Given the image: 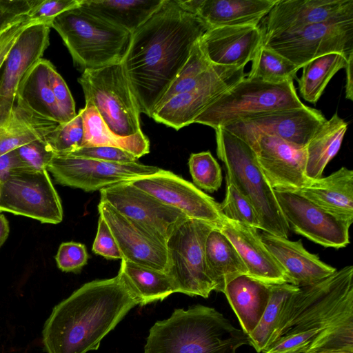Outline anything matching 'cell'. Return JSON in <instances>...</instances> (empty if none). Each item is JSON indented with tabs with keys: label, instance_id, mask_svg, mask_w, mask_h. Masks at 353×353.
Masks as SVG:
<instances>
[{
	"label": "cell",
	"instance_id": "1",
	"mask_svg": "<svg viewBox=\"0 0 353 353\" xmlns=\"http://www.w3.org/2000/svg\"><path fill=\"white\" fill-rule=\"evenodd\" d=\"M208 30L178 0H163L154 13L132 34L121 64L141 113L152 117L193 46Z\"/></svg>",
	"mask_w": 353,
	"mask_h": 353
},
{
	"label": "cell",
	"instance_id": "2",
	"mask_svg": "<svg viewBox=\"0 0 353 353\" xmlns=\"http://www.w3.org/2000/svg\"><path fill=\"white\" fill-rule=\"evenodd\" d=\"M353 319V266L299 288L285 303L261 353H321L331 333Z\"/></svg>",
	"mask_w": 353,
	"mask_h": 353
},
{
	"label": "cell",
	"instance_id": "3",
	"mask_svg": "<svg viewBox=\"0 0 353 353\" xmlns=\"http://www.w3.org/2000/svg\"><path fill=\"white\" fill-rule=\"evenodd\" d=\"M137 305L119 274L88 282L54 307L42 332L44 350L46 353L97 350Z\"/></svg>",
	"mask_w": 353,
	"mask_h": 353
},
{
	"label": "cell",
	"instance_id": "4",
	"mask_svg": "<svg viewBox=\"0 0 353 353\" xmlns=\"http://www.w3.org/2000/svg\"><path fill=\"white\" fill-rule=\"evenodd\" d=\"M250 339L214 308L176 309L150 329L144 353H236Z\"/></svg>",
	"mask_w": 353,
	"mask_h": 353
},
{
	"label": "cell",
	"instance_id": "5",
	"mask_svg": "<svg viewBox=\"0 0 353 353\" xmlns=\"http://www.w3.org/2000/svg\"><path fill=\"white\" fill-rule=\"evenodd\" d=\"M51 28L59 33L74 65L82 72L121 63L132 36L81 4L57 16Z\"/></svg>",
	"mask_w": 353,
	"mask_h": 353
},
{
	"label": "cell",
	"instance_id": "6",
	"mask_svg": "<svg viewBox=\"0 0 353 353\" xmlns=\"http://www.w3.org/2000/svg\"><path fill=\"white\" fill-rule=\"evenodd\" d=\"M216 152L226 175L255 209L261 230L288 238L290 227L252 148L223 128L215 130Z\"/></svg>",
	"mask_w": 353,
	"mask_h": 353
},
{
	"label": "cell",
	"instance_id": "7",
	"mask_svg": "<svg viewBox=\"0 0 353 353\" xmlns=\"http://www.w3.org/2000/svg\"><path fill=\"white\" fill-rule=\"evenodd\" d=\"M304 106L293 81L272 84L245 77L219 96L194 123L216 130L268 112Z\"/></svg>",
	"mask_w": 353,
	"mask_h": 353
},
{
	"label": "cell",
	"instance_id": "8",
	"mask_svg": "<svg viewBox=\"0 0 353 353\" xmlns=\"http://www.w3.org/2000/svg\"><path fill=\"white\" fill-rule=\"evenodd\" d=\"M78 82L112 132L121 137L141 132L140 110L121 63L83 71Z\"/></svg>",
	"mask_w": 353,
	"mask_h": 353
},
{
	"label": "cell",
	"instance_id": "9",
	"mask_svg": "<svg viewBox=\"0 0 353 353\" xmlns=\"http://www.w3.org/2000/svg\"><path fill=\"white\" fill-rule=\"evenodd\" d=\"M216 226L186 219L166 243L172 278L177 292L208 298L215 286L210 278L205 256V240Z\"/></svg>",
	"mask_w": 353,
	"mask_h": 353
},
{
	"label": "cell",
	"instance_id": "10",
	"mask_svg": "<svg viewBox=\"0 0 353 353\" xmlns=\"http://www.w3.org/2000/svg\"><path fill=\"white\" fill-rule=\"evenodd\" d=\"M262 46L290 60L300 69L320 56L353 53V18L314 23L263 39Z\"/></svg>",
	"mask_w": 353,
	"mask_h": 353
},
{
	"label": "cell",
	"instance_id": "11",
	"mask_svg": "<svg viewBox=\"0 0 353 353\" xmlns=\"http://www.w3.org/2000/svg\"><path fill=\"white\" fill-rule=\"evenodd\" d=\"M7 212L41 221L57 224L63 220V208L47 170L20 168L1 182L0 212Z\"/></svg>",
	"mask_w": 353,
	"mask_h": 353
},
{
	"label": "cell",
	"instance_id": "12",
	"mask_svg": "<svg viewBox=\"0 0 353 353\" xmlns=\"http://www.w3.org/2000/svg\"><path fill=\"white\" fill-rule=\"evenodd\" d=\"M159 170L157 166L137 161L111 163L65 153L54 154L47 167L57 183L85 192L100 191L117 183L154 174Z\"/></svg>",
	"mask_w": 353,
	"mask_h": 353
},
{
	"label": "cell",
	"instance_id": "13",
	"mask_svg": "<svg viewBox=\"0 0 353 353\" xmlns=\"http://www.w3.org/2000/svg\"><path fill=\"white\" fill-rule=\"evenodd\" d=\"M101 201L141 227L166 245V243L188 218L150 194L123 182L100 190Z\"/></svg>",
	"mask_w": 353,
	"mask_h": 353
},
{
	"label": "cell",
	"instance_id": "14",
	"mask_svg": "<svg viewBox=\"0 0 353 353\" xmlns=\"http://www.w3.org/2000/svg\"><path fill=\"white\" fill-rule=\"evenodd\" d=\"M239 138L254 150L258 163L274 190L295 192L312 181L305 174V148L265 134Z\"/></svg>",
	"mask_w": 353,
	"mask_h": 353
},
{
	"label": "cell",
	"instance_id": "15",
	"mask_svg": "<svg viewBox=\"0 0 353 353\" xmlns=\"http://www.w3.org/2000/svg\"><path fill=\"white\" fill-rule=\"evenodd\" d=\"M130 182L179 210L188 219L203 221L218 228L223 220L219 203L192 183L170 171L160 168L154 174L138 177Z\"/></svg>",
	"mask_w": 353,
	"mask_h": 353
},
{
	"label": "cell",
	"instance_id": "16",
	"mask_svg": "<svg viewBox=\"0 0 353 353\" xmlns=\"http://www.w3.org/2000/svg\"><path fill=\"white\" fill-rule=\"evenodd\" d=\"M282 213L295 233L325 248L350 243L352 223L322 209L296 192L274 190Z\"/></svg>",
	"mask_w": 353,
	"mask_h": 353
},
{
	"label": "cell",
	"instance_id": "17",
	"mask_svg": "<svg viewBox=\"0 0 353 353\" xmlns=\"http://www.w3.org/2000/svg\"><path fill=\"white\" fill-rule=\"evenodd\" d=\"M246 74L244 68L215 65L208 76L192 90L174 96L154 111L151 118L176 130L194 119L219 96Z\"/></svg>",
	"mask_w": 353,
	"mask_h": 353
},
{
	"label": "cell",
	"instance_id": "18",
	"mask_svg": "<svg viewBox=\"0 0 353 353\" xmlns=\"http://www.w3.org/2000/svg\"><path fill=\"white\" fill-rule=\"evenodd\" d=\"M320 110L305 105L268 112L228 125L223 128L238 137L265 134L299 148H305L326 121Z\"/></svg>",
	"mask_w": 353,
	"mask_h": 353
},
{
	"label": "cell",
	"instance_id": "19",
	"mask_svg": "<svg viewBox=\"0 0 353 353\" xmlns=\"http://www.w3.org/2000/svg\"><path fill=\"white\" fill-rule=\"evenodd\" d=\"M50 28L43 23L28 27L9 52L0 71V121L10 115L14 106L22 78L48 47Z\"/></svg>",
	"mask_w": 353,
	"mask_h": 353
},
{
	"label": "cell",
	"instance_id": "20",
	"mask_svg": "<svg viewBox=\"0 0 353 353\" xmlns=\"http://www.w3.org/2000/svg\"><path fill=\"white\" fill-rule=\"evenodd\" d=\"M341 18H353V0H277L259 26L264 39Z\"/></svg>",
	"mask_w": 353,
	"mask_h": 353
},
{
	"label": "cell",
	"instance_id": "21",
	"mask_svg": "<svg viewBox=\"0 0 353 353\" xmlns=\"http://www.w3.org/2000/svg\"><path fill=\"white\" fill-rule=\"evenodd\" d=\"M98 211L112 232L121 259L168 273L170 262L165 244L103 201L100 200Z\"/></svg>",
	"mask_w": 353,
	"mask_h": 353
},
{
	"label": "cell",
	"instance_id": "22",
	"mask_svg": "<svg viewBox=\"0 0 353 353\" xmlns=\"http://www.w3.org/2000/svg\"><path fill=\"white\" fill-rule=\"evenodd\" d=\"M259 26L245 25L209 28L200 39L208 60L214 65L245 68L262 44Z\"/></svg>",
	"mask_w": 353,
	"mask_h": 353
},
{
	"label": "cell",
	"instance_id": "23",
	"mask_svg": "<svg viewBox=\"0 0 353 353\" xmlns=\"http://www.w3.org/2000/svg\"><path fill=\"white\" fill-rule=\"evenodd\" d=\"M261 239L283 270L288 283L301 288L315 284L337 270L309 252L301 239L288 238L262 232Z\"/></svg>",
	"mask_w": 353,
	"mask_h": 353
},
{
	"label": "cell",
	"instance_id": "24",
	"mask_svg": "<svg viewBox=\"0 0 353 353\" xmlns=\"http://www.w3.org/2000/svg\"><path fill=\"white\" fill-rule=\"evenodd\" d=\"M219 229L236 250L248 275L268 285L287 283L283 270L263 243L257 229L225 218Z\"/></svg>",
	"mask_w": 353,
	"mask_h": 353
},
{
	"label": "cell",
	"instance_id": "25",
	"mask_svg": "<svg viewBox=\"0 0 353 353\" xmlns=\"http://www.w3.org/2000/svg\"><path fill=\"white\" fill-rule=\"evenodd\" d=\"M180 6L197 16L209 28L259 26L277 0H178Z\"/></svg>",
	"mask_w": 353,
	"mask_h": 353
},
{
	"label": "cell",
	"instance_id": "26",
	"mask_svg": "<svg viewBox=\"0 0 353 353\" xmlns=\"http://www.w3.org/2000/svg\"><path fill=\"white\" fill-rule=\"evenodd\" d=\"M342 219L353 221V171L341 167L295 192Z\"/></svg>",
	"mask_w": 353,
	"mask_h": 353
},
{
	"label": "cell",
	"instance_id": "27",
	"mask_svg": "<svg viewBox=\"0 0 353 353\" xmlns=\"http://www.w3.org/2000/svg\"><path fill=\"white\" fill-rule=\"evenodd\" d=\"M225 295L242 330L249 335L257 327L268 304L271 285L248 274L238 276L227 283Z\"/></svg>",
	"mask_w": 353,
	"mask_h": 353
},
{
	"label": "cell",
	"instance_id": "28",
	"mask_svg": "<svg viewBox=\"0 0 353 353\" xmlns=\"http://www.w3.org/2000/svg\"><path fill=\"white\" fill-rule=\"evenodd\" d=\"M59 124L16 99L10 115L0 121V157L31 141L46 139Z\"/></svg>",
	"mask_w": 353,
	"mask_h": 353
},
{
	"label": "cell",
	"instance_id": "29",
	"mask_svg": "<svg viewBox=\"0 0 353 353\" xmlns=\"http://www.w3.org/2000/svg\"><path fill=\"white\" fill-rule=\"evenodd\" d=\"M205 256L214 291L223 293L228 282L238 276L248 274L236 250L218 228H213L207 236Z\"/></svg>",
	"mask_w": 353,
	"mask_h": 353
},
{
	"label": "cell",
	"instance_id": "30",
	"mask_svg": "<svg viewBox=\"0 0 353 353\" xmlns=\"http://www.w3.org/2000/svg\"><path fill=\"white\" fill-rule=\"evenodd\" d=\"M118 274L139 305L163 301L177 292L168 273L125 259H121Z\"/></svg>",
	"mask_w": 353,
	"mask_h": 353
},
{
	"label": "cell",
	"instance_id": "31",
	"mask_svg": "<svg viewBox=\"0 0 353 353\" xmlns=\"http://www.w3.org/2000/svg\"><path fill=\"white\" fill-rule=\"evenodd\" d=\"M50 63L41 58L26 73L19 85L17 99L37 114L63 123L49 81Z\"/></svg>",
	"mask_w": 353,
	"mask_h": 353
},
{
	"label": "cell",
	"instance_id": "32",
	"mask_svg": "<svg viewBox=\"0 0 353 353\" xmlns=\"http://www.w3.org/2000/svg\"><path fill=\"white\" fill-rule=\"evenodd\" d=\"M163 0H81V6L132 34L159 8Z\"/></svg>",
	"mask_w": 353,
	"mask_h": 353
},
{
	"label": "cell",
	"instance_id": "33",
	"mask_svg": "<svg viewBox=\"0 0 353 353\" xmlns=\"http://www.w3.org/2000/svg\"><path fill=\"white\" fill-rule=\"evenodd\" d=\"M81 113L83 138L81 147L112 146L127 150L138 159L150 152V141L141 132L128 137H121L107 126L94 106L85 102Z\"/></svg>",
	"mask_w": 353,
	"mask_h": 353
},
{
	"label": "cell",
	"instance_id": "34",
	"mask_svg": "<svg viewBox=\"0 0 353 353\" xmlns=\"http://www.w3.org/2000/svg\"><path fill=\"white\" fill-rule=\"evenodd\" d=\"M347 125L336 112L309 141L305 147V174L310 180L322 177L326 165L340 150Z\"/></svg>",
	"mask_w": 353,
	"mask_h": 353
},
{
	"label": "cell",
	"instance_id": "35",
	"mask_svg": "<svg viewBox=\"0 0 353 353\" xmlns=\"http://www.w3.org/2000/svg\"><path fill=\"white\" fill-rule=\"evenodd\" d=\"M347 57L333 52L306 63L302 68L301 76L296 79L301 96L306 101L316 104L334 75L345 68Z\"/></svg>",
	"mask_w": 353,
	"mask_h": 353
},
{
	"label": "cell",
	"instance_id": "36",
	"mask_svg": "<svg viewBox=\"0 0 353 353\" xmlns=\"http://www.w3.org/2000/svg\"><path fill=\"white\" fill-rule=\"evenodd\" d=\"M214 65L207 58L199 39L193 46L189 58L157 105L154 112L174 96L197 86L208 76Z\"/></svg>",
	"mask_w": 353,
	"mask_h": 353
},
{
	"label": "cell",
	"instance_id": "37",
	"mask_svg": "<svg viewBox=\"0 0 353 353\" xmlns=\"http://www.w3.org/2000/svg\"><path fill=\"white\" fill-rule=\"evenodd\" d=\"M299 287L284 283L271 285V295L263 314L254 330L248 335L251 345L258 353L265 348L275 330L281 312L291 294Z\"/></svg>",
	"mask_w": 353,
	"mask_h": 353
},
{
	"label": "cell",
	"instance_id": "38",
	"mask_svg": "<svg viewBox=\"0 0 353 353\" xmlns=\"http://www.w3.org/2000/svg\"><path fill=\"white\" fill-rule=\"evenodd\" d=\"M299 70L288 59L261 45L252 61L251 70L247 77L279 84L296 80V73Z\"/></svg>",
	"mask_w": 353,
	"mask_h": 353
},
{
	"label": "cell",
	"instance_id": "39",
	"mask_svg": "<svg viewBox=\"0 0 353 353\" xmlns=\"http://www.w3.org/2000/svg\"><path fill=\"white\" fill-rule=\"evenodd\" d=\"M225 198L223 202L219 203L223 217L261 230L259 216L251 203L227 177H225Z\"/></svg>",
	"mask_w": 353,
	"mask_h": 353
},
{
	"label": "cell",
	"instance_id": "40",
	"mask_svg": "<svg viewBox=\"0 0 353 353\" xmlns=\"http://www.w3.org/2000/svg\"><path fill=\"white\" fill-rule=\"evenodd\" d=\"M188 166L193 184L198 188L214 192L221 186V168L210 151L192 153Z\"/></svg>",
	"mask_w": 353,
	"mask_h": 353
},
{
	"label": "cell",
	"instance_id": "41",
	"mask_svg": "<svg viewBox=\"0 0 353 353\" xmlns=\"http://www.w3.org/2000/svg\"><path fill=\"white\" fill-rule=\"evenodd\" d=\"M83 138V119L79 111L70 121L59 123L45 141L54 154H60L81 147Z\"/></svg>",
	"mask_w": 353,
	"mask_h": 353
},
{
	"label": "cell",
	"instance_id": "42",
	"mask_svg": "<svg viewBox=\"0 0 353 353\" xmlns=\"http://www.w3.org/2000/svg\"><path fill=\"white\" fill-rule=\"evenodd\" d=\"M15 151L24 167L34 170H47L54 154L45 139L24 144Z\"/></svg>",
	"mask_w": 353,
	"mask_h": 353
},
{
	"label": "cell",
	"instance_id": "43",
	"mask_svg": "<svg viewBox=\"0 0 353 353\" xmlns=\"http://www.w3.org/2000/svg\"><path fill=\"white\" fill-rule=\"evenodd\" d=\"M88 257L85 245L70 241L61 243L54 258L61 271L78 273L87 264Z\"/></svg>",
	"mask_w": 353,
	"mask_h": 353
},
{
	"label": "cell",
	"instance_id": "44",
	"mask_svg": "<svg viewBox=\"0 0 353 353\" xmlns=\"http://www.w3.org/2000/svg\"><path fill=\"white\" fill-rule=\"evenodd\" d=\"M65 154L81 158L118 163H134L138 159L135 155L123 149L103 145L80 147Z\"/></svg>",
	"mask_w": 353,
	"mask_h": 353
},
{
	"label": "cell",
	"instance_id": "45",
	"mask_svg": "<svg viewBox=\"0 0 353 353\" xmlns=\"http://www.w3.org/2000/svg\"><path fill=\"white\" fill-rule=\"evenodd\" d=\"M49 81L63 123H67L77 115L75 103L65 81L52 63L49 66Z\"/></svg>",
	"mask_w": 353,
	"mask_h": 353
},
{
	"label": "cell",
	"instance_id": "46",
	"mask_svg": "<svg viewBox=\"0 0 353 353\" xmlns=\"http://www.w3.org/2000/svg\"><path fill=\"white\" fill-rule=\"evenodd\" d=\"M81 0H34L28 17L44 23L51 24L53 20L66 10L79 6Z\"/></svg>",
	"mask_w": 353,
	"mask_h": 353
},
{
	"label": "cell",
	"instance_id": "47",
	"mask_svg": "<svg viewBox=\"0 0 353 353\" xmlns=\"http://www.w3.org/2000/svg\"><path fill=\"white\" fill-rule=\"evenodd\" d=\"M92 252L107 259H122V255L110 228L99 215L97 234L92 245Z\"/></svg>",
	"mask_w": 353,
	"mask_h": 353
},
{
	"label": "cell",
	"instance_id": "48",
	"mask_svg": "<svg viewBox=\"0 0 353 353\" xmlns=\"http://www.w3.org/2000/svg\"><path fill=\"white\" fill-rule=\"evenodd\" d=\"M41 23L43 22L25 17L15 21L0 32V71L9 52L20 34L28 27Z\"/></svg>",
	"mask_w": 353,
	"mask_h": 353
},
{
	"label": "cell",
	"instance_id": "49",
	"mask_svg": "<svg viewBox=\"0 0 353 353\" xmlns=\"http://www.w3.org/2000/svg\"><path fill=\"white\" fill-rule=\"evenodd\" d=\"M26 168L21 163L15 150L0 157V182H1L11 172Z\"/></svg>",
	"mask_w": 353,
	"mask_h": 353
},
{
	"label": "cell",
	"instance_id": "50",
	"mask_svg": "<svg viewBox=\"0 0 353 353\" xmlns=\"http://www.w3.org/2000/svg\"><path fill=\"white\" fill-rule=\"evenodd\" d=\"M25 17L13 13L6 6L5 0H0V32L15 21Z\"/></svg>",
	"mask_w": 353,
	"mask_h": 353
},
{
	"label": "cell",
	"instance_id": "51",
	"mask_svg": "<svg viewBox=\"0 0 353 353\" xmlns=\"http://www.w3.org/2000/svg\"><path fill=\"white\" fill-rule=\"evenodd\" d=\"M352 62L353 53H351L347 58L345 67L346 70L345 98L350 101L353 100Z\"/></svg>",
	"mask_w": 353,
	"mask_h": 353
},
{
	"label": "cell",
	"instance_id": "52",
	"mask_svg": "<svg viewBox=\"0 0 353 353\" xmlns=\"http://www.w3.org/2000/svg\"><path fill=\"white\" fill-rule=\"evenodd\" d=\"M9 232V222L6 216L0 213V248L8 239Z\"/></svg>",
	"mask_w": 353,
	"mask_h": 353
},
{
	"label": "cell",
	"instance_id": "53",
	"mask_svg": "<svg viewBox=\"0 0 353 353\" xmlns=\"http://www.w3.org/2000/svg\"><path fill=\"white\" fill-rule=\"evenodd\" d=\"M333 353H346V352H333Z\"/></svg>",
	"mask_w": 353,
	"mask_h": 353
},
{
	"label": "cell",
	"instance_id": "54",
	"mask_svg": "<svg viewBox=\"0 0 353 353\" xmlns=\"http://www.w3.org/2000/svg\"><path fill=\"white\" fill-rule=\"evenodd\" d=\"M0 192H1V182H0Z\"/></svg>",
	"mask_w": 353,
	"mask_h": 353
}]
</instances>
